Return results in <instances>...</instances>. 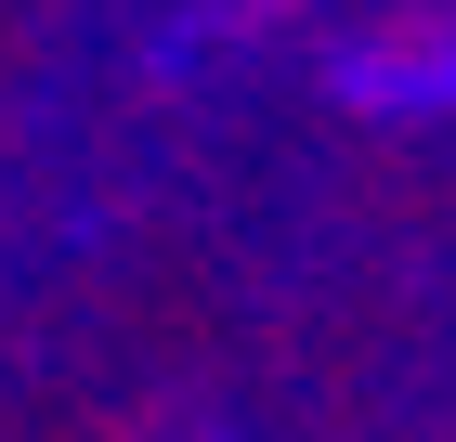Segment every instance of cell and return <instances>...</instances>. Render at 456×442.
Instances as JSON below:
<instances>
[{"instance_id":"cell-1","label":"cell","mask_w":456,"mask_h":442,"mask_svg":"<svg viewBox=\"0 0 456 442\" xmlns=\"http://www.w3.org/2000/svg\"><path fill=\"white\" fill-rule=\"evenodd\" d=\"M339 92L365 104V117H430V104H456V27L430 39H379V52H352Z\"/></svg>"}]
</instances>
